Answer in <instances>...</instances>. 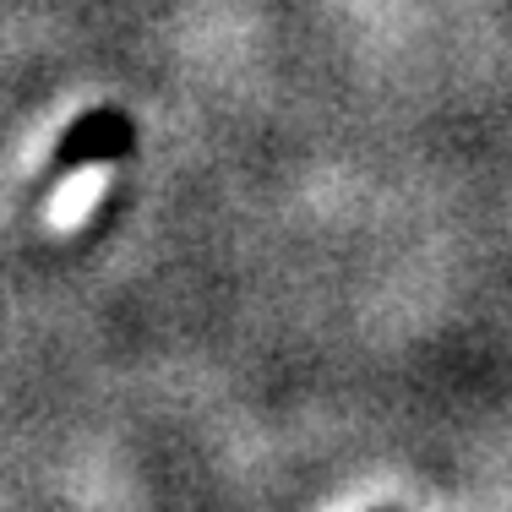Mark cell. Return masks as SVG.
Wrapping results in <instances>:
<instances>
[{
  "label": "cell",
  "instance_id": "6da1fadb",
  "mask_svg": "<svg viewBox=\"0 0 512 512\" xmlns=\"http://www.w3.org/2000/svg\"><path fill=\"white\" fill-rule=\"evenodd\" d=\"M131 142H137V126L131 115L120 109H88L77 115L55 142V158H50V175H77L82 164H109V158H126Z\"/></svg>",
  "mask_w": 512,
  "mask_h": 512
}]
</instances>
